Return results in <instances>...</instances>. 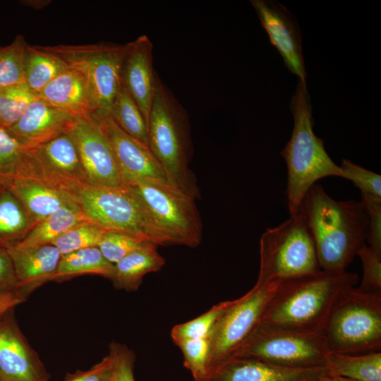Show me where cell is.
Here are the masks:
<instances>
[{
  "mask_svg": "<svg viewBox=\"0 0 381 381\" xmlns=\"http://www.w3.org/2000/svg\"><path fill=\"white\" fill-rule=\"evenodd\" d=\"M144 242L146 241L126 233L106 231L97 248L109 262L115 264Z\"/></svg>",
  "mask_w": 381,
  "mask_h": 381,
  "instance_id": "d590c367",
  "label": "cell"
},
{
  "mask_svg": "<svg viewBox=\"0 0 381 381\" xmlns=\"http://www.w3.org/2000/svg\"><path fill=\"white\" fill-rule=\"evenodd\" d=\"M346 176L361 190V194L381 198V176L360 167L350 160L343 159L340 166Z\"/></svg>",
  "mask_w": 381,
  "mask_h": 381,
  "instance_id": "8d00e7d4",
  "label": "cell"
},
{
  "mask_svg": "<svg viewBox=\"0 0 381 381\" xmlns=\"http://www.w3.org/2000/svg\"><path fill=\"white\" fill-rule=\"evenodd\" d=\"M21 4L33 9H42L47 6L52 1L50 0H26L20 1Z\"/></svg>",
  "mask_w": 381,
  "mask_h": 381,
  "instance_id": "ee69618b",
  "label": "cell"
},
{
  "mask_svg": "<svg viewBox=\"0 0 381 381\" xmlns=\"http://www.w3.org/2000/svg\"><path fill=\"white\" fill-rule=\"evenodd\" d=\"M105 231L94 222H85L70 229L52 244L63 256L78 250L97 247Z\"/></svg>",
  "mask_w": 381,
  "mask_h": 381,
  "instance_id": "836d02e7",
  "label": "cell"
},
{
  "mask_svg": "<svg viewBox=\"0 0 381 381\" xmlns=\"http://www.w3.org/2000/svg\"><path fill=\"white\" fill-rule=\"evenodd\" d=\"M326 374L356 381H381V352L363 354L330 353Z\"/></svg>",
  "mask_w": 381,
  "mask_h": 381,
  "instance_id": "484cf974",
  "label": "cell"
},
{
  "mask_svg": "<svg viewBox=\"0 0 381 381\" xmlns=\"http://www.w3.org/2000/svg\"><path fill=\"white\" fill-rule=\"evenodd\" d=\"M109 113L122 131L149 147L146 120L136 102L122 85L117 92Z\"/></svg>",
  "mask_w": 381,
  "mask_h": 381,
  "instance_id": "f546056e",
  "label": "cell"
},
{
  "mask_svg": "<svg viewBox=\"0 0 381 381\" xmlns=\"http://www.w3.org/2000/svg\"><path fill=\"white\" fill-rule=\"evenodd\" d=\"M363 266V278L358 289L363 291L381 292V255L366 244L358 251Z\"/></svg>",
  "mask_w": 381,
  "mask_h": 381,
  "instance_id": "74e56055",
  "label": "cell"
},
{
  "mask_svg": "<svg viewBox=\"0 0 381 381\" xmlns=\"http://www.w3.org/2000/svg\"><path fill=\"white\" fill-rule=\"evenodd\" d=\"M6 187L20 202L32 227L75 198L68 192L35 180H19Z\"/></svg>",
  "mask_w": 381,
  "mask_h": 381,
  "instance_id": "603a6c76",
  "label": "cell"
},
{
  "mask_svg": "<svg viewBox=\"0 0 381 381\" xmlns=\"http://www.w3.org/2000/svg\"><path fill=\"white\" fill-rule=\"evenodd\" d=\"M250 3L287 68L306 85L300 30L294 17L278 3L263 0H252Z\"/></svg>",
  "mask_w": 381,
  "mask_h": 381,
  "instance_id": "9a60e30c",
  "label": "cell"
},
{
  "mask_svg": "<svg viewBox=\"0 0 381 381\" xmlns=\"http://www.w3.org/2000/svg\"><path fill=\"white\" fill-rule=\"evenodd\" d=\"M23 206L6 186L0 190V246H13L32 229Z\"/></svg>",
  "mask_w": 381,
  "mask_h": 381,
  "instance_id": "83f0119b",
  "label": "cell"
},
{
  "mask_svg": "<svg viewBox=\"0 0 381 381\" xmlns=\"http://www.w3.org/2000/svg\"><path fill=\"white\" fill-rule=\"evenodd\" d=\"M325 368H289L244 358H228L194 381H319Z\"/></svg>",
  "mask_w": 381,
  "mask_h": 381,
  "instance_id": "e0dca14e",
  "label": "cell"
},
{
  "mask_svg": "<svg viewBox=\"0 0 381 381\" xmlns=\"http://www.w3.org/2000/svg\"><path fill=\"white\" fill-rule=\"evenodd\" d=\"M356 273L322 270L284 281L269 302L260 323L322 331L335 303L355 287Z\"/></svg>",
  "mask_w": 381,
  "mask_h": 381,
  "instance_id": "7a4b0ae2",
  "label": "cell"
},
{
  "mask_svg": "<svg viewBox=\"0 0 381 381\" xmlns=\"http://www.w3.org/2000/svg\"><path fill=\"white\" fill-rule=\"evenodd\" d=\"M114 264L109 262L97 247L78 250L61 256L52 282H63L73 277L92 274L109 279Z\"/></svg>",
  "mask_w": 381,
  "mask_h": 381,
  "instance_id": "4316f807",
  "label": "cell"
},
{
  "mask_svg": "<svg viewBox=\"0 0 381 381\" xmlns=\"http://www.w3.org/2000/svg\"><path fill=\"white\" fill-rule=\"evenodd\" d=\"M298 211L313 237L320 269L345 271L366 241L368 217L362 202L336 200L315 183Z\"/></svg>",
  "mask_w": 381,
  "mask_h": 381,
  "instance_id": "6da1fadb",
  "label": "cell"
},
{
  "mask_svg": "<svg viewBox=\"0 0 381 381\" xmlns=\"http://www.w3.org/2000/svg\"><path fill=\"white\" fill-rule=\"evenodd\" d=\"M329 353L322 331L260 323L229 358H251L289 368H325Z\"/></svg>",
  "mask_w": 381,
  "mask_h": 381,
  "instance_id": "ba28073f",
  "label": "cell"
},
{
  "mask_svg": "<svg viewBox=\"0 0 381 381\" xmlns=\"http://www.w3.org/2000/svg\"><path fill=\"white\" fill-rule=\"evenodd\" d=\"M152 44L144 35L126 44L121 83L138 104L147 123L159 78L152 64Z\"/></svg>",
  "mask_w": 381,
  "mask_h": 381,
  "instance_id": "2e32d148",
  "label": "cell"
},
{
  "mask_svg": "<svg viewBox=\"0 0 381 381\" xmlns=\"http://www.w3.org/2000/svg\"><path fill=\"white\" fill-rule=\"evenodd\" d=\"M230 302H221L198 317L174 326L171 332L173 341L210 337L219 318Z\"/></svg>",
  "mask_w": 381,
  "mask_h": 381,
  "instance_id": "d6a6232c",
  "label": "cell"
},
{
  "mask_svg": "<svg viewBox=\"0 0 381 381\" xmlns=\"http://www.w3.org/2000/svg\"><path fill=\"white\" fill-rule=\"evenodd\" d=\"M149 148L167 181L196 199L200 190L189 167L192 143L187 114L159 78L147 122Z\"/></svg>",
  "mask_w": 381,
  "mask_h": 381,
  "instance_id": "277c9868",
  "label": "cell"
},
{
  "mask_svg": "<svg viewBox=\"0 0 381 381\" xmlns=\"http://www.w3.org/2000/svg\"><path fill=\"white\" fill-rule=\"evenodd\" d=\"M73 195L90 221L103 229L126 233L157 246L171 245L164 230L127 186L109 188L87 184Z\"/></svg>",
  "mask_w": 381,
  "mask_h": 381,
  "instance_id": "8992f818",
  "label": "cell"
},
{
  "mask_svg": "<svg viewBox=\"0 0 381 381\" xmlns=\"http://www.w3.org/2000/svg\"><path fill=\"white\" fill-rule=\"evenodd\" d=\"M319 381H356L349 378L341 376H330L326 373L322 375Z\"/></svg>",
  "mask_w": 381,
  "mask_h": 381,
  "instance_id": "f6af8a7d",
  "label": "cell"
},
{
  "mask_svg": "<svg viewBox=\"0 0 381 381\" xmlns=\"http://www.w3.org/2000/svg\"><path fill=\"white\" fill-rule=\"evenodd\" d=\"M89 221L90 219L74 198L34 226L25 238L13 246L30 247L52 244L70 229Z\"/></svg>",
  "mask_w": 381,
  "mask_h": 381,
  "instance_id": "d4e9b609",
  "label": "cell"
},
{
  "mask_svg": "<svg viewBox=\"0 0 381 381\" xmlns=\"http://www.w3.org/2000/svg\"><path fill=\"white\" fill-rule=\"evenodd\" d=\"M127 186L143 202L171 245L195 248L201 243L202 224L195 198L164 180L144 179Z\"/></svg>",
  "mask_w": 381,
  "mask_h": 381,
  "instance_id": "30bf717a",
  "label": "cell"
},
{
  "mask_svg": "<svg viewBox=\"0 0 381 381\" xmlns=\"http://www.w3.org/2000/svg\"><path fill=\"white\" fill-rule=\"evenodd\" d=\"M4 186H2L1 184H0V190L1 189V188L3 187Z\"/></svg>",
  "mask_w": 381,
  "mask_h": 381,
  "instance_id": "bcb514c9",
  "label": "cell"
},
{
  "mask_svg": "<svg viewBox=\"0 0 381 381\" xmlns=\"http://www.w3.org/2000/svg\"><path fill=\"white\" fill-rule=\"evenodd\" d=\"M37 95L50 105L75 118L89 116L95 111L85 80L68 68L46 85Z\"/></svg>",
  "mask_w": 381,
  "mask_h": 381,
  "instance_id": "7402d4cb",
  "label": "cell"
},
{
  "mask_svg": "<svg viewBox=\"0 0 381 381\" xmlns=\"http://www.w3.org/2000/svg\"><path fill=\"white\" fill-rule=\"evenodd\" d=\"M294 116L291 136L281 155L287 168L286 196L290 215L297 212L309 189L327 176H346L326 152L313 129L312 109L306 85L298 83L291 102Z\"/></svg>",
  "mask_w": 381,
  "mask_h": 381,
  "instance_id": "3957f363",
  "label": "cell"
},
{
  "mask_svg": "<svg viewBox=\"0 0 381 381\" xmlns=\"http://www.w3.org/2000/svg\"><path fill=\"white\" fill-rule=\"evenodd\" d=\"M112 367V359L108 354L89 370L66 374L63 381H109Z\"/></svg>",
  "mask_w": 381,
  "mask_h": 381,
  "instance_id": "60d3db41",
  "label": "cell"
},
{
  "mask_svg": "<svg viewBox=\"0 0 381 381\" xmlns=\"http://www.w3.org/2000/svg\"><path fill=\"white\" fill-rule=\"evenodd\" d=\"M175 344L181 350L183 365L190 372L193 380L202 377L208 370L211 338L186 339Z\"/></svg>",
  "mask_w": 381,
  "mask_h": 381,
  "instance_id": "e575fe53",
  "label": "cell"
},
{
  "mask_svg": "<svg viewBox=\"0 0 381 381\" xmlns=\"http://www.w3.org/2000/svg\"><path fill=\"white\" fill-rule=\"evenodd\" d=\"M109 354L113 362L112 373L109 381H135L134 365L135 355L125 344L111 342Z\"/></svg>",
  "mask_w": 381,
  "mask_h": 381,
  "instance_id": "f35d334b",
  "label": "cell"
},
{
  "mask_svg": "<svg viewBox=\"0 0 381 381\" xmlns=\"http://www.w3.org/2000/svg\"><path fill=\"white\" fill-rule=\"evenodd\" d=\"M16 286V277L11 256L7 248L0 246V294L17 291Z\"/></svg>",
  "mask_w": 381,
  "mask_h": 381,
  "instance_id": "b9f144b4",
  "label": "cell"
},
{
  "mask_svg": "<svg viewBox=\"0 0 381 381\" xmlns=\"http://www.w3.org/2000/svg\"><path fill=\"white\" fill-rule=\"evenodd\" d=\"M38 95L25 83L0 88V128L8 130L21 118Z\"/></svg>",
  "mask_w": 381,
  "mask_h": 381,
  "instance_id": "4dcf8cb0",
  "label": "cell"
},
{
  "mask_svg": "<svg viewBox=\"0 0 381 381\" xmlns=\"http://www.w3.org/2000/svg\"><path fill=\"white\" fill-rule=\"evenodd\" d=\"M35 150L61 190L73 195L88 184L77 148L68 133Z\"/></svg>",
  "mask_w": 381,
  "mask_h": 381,
  "instance_id": "44dd1931",
  "label": "cell"
},
{
  "mask_svg": "<svg viewBox=\"0 0 381 381\" xmlns=\"http://www.w3.org/2000/svg\"><path fill=\"white\" fill-rule=\"evenodd\" d=\"M330 353L381 351V292L353 287L332 308L322 329Z\"/></svg>",
  "mask_w": 381,
  "mask_h": 381,
  "instance_id": "5b68a950",
  "label": "cell"
},
{
  "mask_svg": "<svg viewBox=\"0 0 381 381\" xmlns=\"http://www.w3.org/2000/svg\"><path fill=\"white\" fill-rule=\"evenodd\" d=\"M68 68L41 46L28 44L24 56L25 84L37 94Z\"/></svg>",
  "mask_w": 381,
  "mask_h": 381,
  "instance_id": "f1b7e54d",
  "label": "cell"
},
{
  "mask_svg": "<svg viewBox=\"0 0 381 381\" xmlns=\"http://www.w3.org/2000/svg\"><path fill=\"white\" fill-rule=\"evenodd\" d=\"M41 47L83 77L89 88L95 111H109L121 85V72L126 44L99 42Z\"/></svg>",
  "mask_w": 381,
  "mask_h": 381,
  "instance_id": "9c48e42d",
  "label": "cell"
},
{
  "mask_svg": "<svg viewBox=\"0 0 381 381\" xmlns=\"http://www.w3.org/2000/svg\"><path fill=\"white\" fill-rule=\"evenodd\" d=\"M14 310L0 315V381H49L44 364L18 326Z\"/></svg>",
  "mask_w": 381,
  "mask_h": 381,
  "instance_id": "4fadbf2b",
  "label": "cell"
},
{
  "mask_svg": "<svg viewBox=\"0 0 381 381\" xmlns=\"http://www.w3.org/2000/svg\"><path fill=\"white\" fill-rule=\"evenodd\" d=\"M77 118L61 111L39 97L7 132L29 148L35 149L68 133Z\"/></svg>",
  "mask_w": 381,
  "mask_h": 381,
  "instance_id": "ac0fdd59",
  "label": "cell"
},
{
  "mask_svg": "<svg viewBox=\"0 0 381 381\" xmlns=\"http://www.w3.org/2000/svg\"><path fill=\"white\" fill-rule=\"evenodd\" d=\"M7 250L15 270L16 291L25 298L44 284L52 282L61 258L54 245L11 246Z\"/></svg>",
  "mask_w": 381,
  "mask_h": 381,
  "instance_id": "d6986e66",
  "label": "cell"
},
{
  "mask_svg": "<svg viewBox=\"0 0 381 381\" xmlns=\"http://www.w3.org/2000/svg\"><path fill=\"white\" fill-rule=\"evenodd\" d=\"M320 270L313 237L299 211L262 234L255 284L291 280Z\"/></svg>",
  "mask_w": 381,
  "mask_h": 381,
  "instance_id": "52a82bcc",
  "label": "cell"
},
{
  "mask_svg": "<svg viewBox=\"0 0 381 381\" xmlns=\"http://www.w3.org/2000/svg\"><path fill=\"white\" fill-rule=\"evenodd\" d=\"M368 217L366 241L378 255H381V198L361 194V200Z\"/></svg>",
  "mask_w": 381,
  "mask_h": 381,
  "instance_id": "ab89813d",
  "label": "cell"
},
{
  "mask_svg": "<svg viewBox=\"0 0 381 381\" xmlns=\"http://www.w3.org/2000/svg\"><path fill=\"white\" fill-rule=\"evenodd\" d=\"M114 152L122 179L128 184L144 179L167 181L164 172L149 147L122 131L105 111H95Z\"/></svg>",
  "mask_w": 381,
  "mask_h": 381,
  "instance_id": "5bb4252c",
  "label": "cell"
},
{
  "mask_svg": "<svg viewBox=\"0 0 381 381\" xmlns=\"http://www.w3.org/2000/svg\"><path fill=\"white\" fill-rule=\"evenodd\" d=\"M28 43L17 35L11 44L0 46V88L25 83L24 56Z\"/></svg>",
  "mask_w": 381,
  "mask_h": 381,
  "instance_id": "1f68e13d",
  "label": "cell"
},
{
  "mask_svg": "<svg viewBox=\"0 0 381 381\" xmlns=\"http://www.w3.org/2000/svg\"><path fill=\"white\" fill-rule=\"evenodd\" d=\"M165 264V259L153 243L144 242L137 249L114 264L109 280L115 288L127 291H136L144 277L157 272Z\"/></svg>",
  "mask_w": 381,
  "mask_h": 381,
  "instance_id": "cb8c5ba5",
  "label": "cell"
},
{
  "mask_svg": "<svg viewBox=\"0 0 381 381\" xmlns=\"http://www.w3.org/2000/svg\"><path fill=\"white\" fill-rule=\"evenodd\" d=\"M25 179L38 181L59 189L36 150L23 145L0 128V184L7 186Z\"/></svg>",
  "mask_w": 381,
  "mask_h": 381,
  "instance_id": "ffe728a7",
  "label": "cell"
},
{
  "mask_svg": "<svg viewBox=\"0 0 381 381\" xmlns=\"http://www.w3.org/2000/svg\"><path fill=\"white\" fill-rule=\"evenodd\" d=\"M25 300L26 298L17 291L1 293L0 315L11 308H15L17 306L25 302Z\"/></svg>",
  "mask_w": 381,
  "mask_h": 381,
  "instance_id": "7bdbcfd3",
  "label": "cell"
},
{
  "mask_svg": "<svg viewBox=\"0 0 381 381\" xmlns=\"http://www.w3.org/2000/svg\"><path fill=\"white\" fill-rule=\"evenodd\" d=\"M68 134L77 148L88 185L109 188L126 186L109 142L92 115L77 118Z\"/></svg>",
  "mask_w": 381,
  "mask_h": 381,
  "instance_id": "7c38bea8",
  "label": "cell"
},
{
  "mask_svg": "<svg viewBox=\"0 0 381 381\" xmlns=\"http://www.w3.org/2000/svg\"><path fill=\"white\" fill-rule=\"evenodd\" d=\"M283 282L254 286L241 298L231 301L210 337L208 368L228 358L260 323L265 310Z\"/></svg>",
  "mask_w": 381,
  "mask_h": 381,
  "instance_id": "8fae6325",
  "label": "cell"
}]
</instances>
